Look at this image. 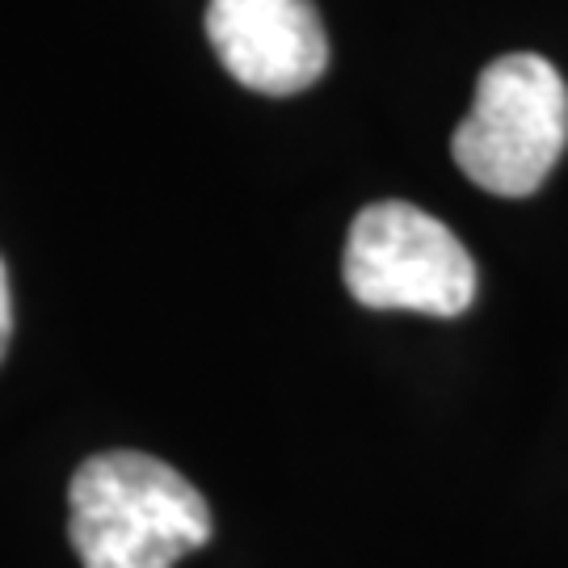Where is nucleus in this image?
I'll list each match as a JSON object with an SVG mask.
<instances>
[{"mask_svg": "<svg viewBox=\"0 0 568 568\" xmlns=\"http://www.w3.org/2000/svg\"><path fill=\"white\" fill-rule=\"evenodd\" d=\"M345 291L375 312L464 316L476 300V262L429 211L384 199L358 211L342 257Z\"/></svg>", "mask_w": 568, "mask_h": 568, "instance_id": "nucleus-3", "label": "nucleus"}, {"mask_svg": "<svg viewBox=\"0 0 568 568\" xmlns=\"http://www.w3.org/2000/svg\"><path fill=\"white\" fill-rule=\"evenodd\" d=\"M68 509V539L84 568H173L211 539L203 493L140 450L84 459Z\"/></svg>", "mask_w": 568, "mask_h": 568, "instance_id": "nucleus-1", "label": "nucleus"}, {"mask_svg": "<svg viewBox=\"0 0 568 568\" xmlns=\"http://www.w3.org/2000/svg\"><path fill=\"white\" fill-rule=\"evenodd\" d=\"M9 337H13V300H9V274L0 262V358L9 349Z\"/></svg>", "mask_w": 568, "mask_h": 568, "instance_id": "nucleus-5", "label": "nucleus"}, {"mask_svg": "<svg viewBox=\"0 0 568 568\" xmlns=\"http://www.w3.org/2000/svg\"><path fill=\"white\" fill-rule=\"evenodd\" d=\"M206 39L253 93L291 98L325 77L328 39L312 0H211Z\"/></svg>", "mask_w": 568, "mask_h": 568, "instance_id": "nucleus-4", "label": "nucleus"}, {"mask_svg": "<svg viewBox=\"0 0 568 568\" xmlns=\"http://www.w3.org/2000/svg\"><path fill=\"white\" fill-rule=\"evenodd\" d=\"M568 143V84L544 55H497L476 81L450 156L467 182L501 199H527L548 182Z\"/></svg>", "mask_w": 568, "mask_h": 568, "instance_id": "nucleus-2", "label": "nucleus"}]
</instances>
